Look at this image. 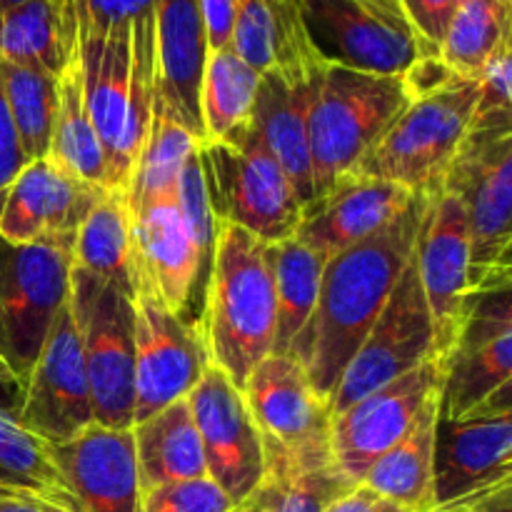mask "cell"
Listing matches in <instances>:
<instances>
[{
  "mask_svg": "<svg viewBox=\"0 0 512 512\" xmlns=\"http://www.w3.org/2000/svg\"><path fill=\"white\" fill-rule=\"evenodd\" d=\"M430 198L418 193L393 223L325 263L318 303L288 353L325 403L413 260Z\"/></svg>",
  "mask_w": 512,
  "mask_h": 512,
  "instance_id": "cell-1",
  "label": "cell"
},
{
  "mask_svg": "<svg viewBox=\"0 0 512 512\" xmlns=\"http://www.w3.org/2000/svg\"><path fill=\"white\" fill-rule=\"evenodd\" d=\"M83 100L105 153L108 188H128L155 108V23L78 35Z\"/></svg>",
  "mask_w": 512,
  "mask_h": 512,
  "instance_id": "cell-2",
  "label": "cell"
},
{
  "mask_svg": "<svg viewBox=\"0 0 512 512\" xmlns=\"http://www.w3.org/2000/svg\"><path fill=\"white\" fill-rule=\"evenodd\" d=\"M200 333L210 363L240 390L255 365L275 348V285L268 243L228 220H218Z\"/></svg>",
  "mask_w": 512,
  "mask_h": 512,
  "instance_id": "cell-3",
  "label": "cell"
},
{
  "mask_svg": "<svg viewBox=\"0 0 512 512\" xmlns=\"http://www.w3.org/2000/svg\"><path fill=\"white\" fill-rule=\"evenodd\" d=\"M410 100L403 75L360 73L325 63L313 80L308 105L315 195L358 168Z\"/></svg>",
  "mask_w": 512,
  "mask_h": 512,
  "instance_id": "cell-4",
  "label": "cell"
},
{
  "mask_svg": "<svg viewBox=\"0 0 512 512\" xmlns=\"http://www.w3.org/2000/svg\"><path fill=\"white\" fill-rule=\"evenodd\" d=\"M443 188L468 220L473 298L512 288V125H473Z\"/></svg>",
  "mask_w": 512,
  "mask_h": 512,
  "instance_id": "cell-5",
  "label": "cell"
},
{
  "mask_svg": "<svg viewBox=\"0 0 512 512\" xmlns=\"http://www.w3.org/2000/svg\"><path fill=\"white\" fill-rule=\"evenodd\" d=\"M475 108L478 80L470 78H455L435 93L413 98L355 173L435 195L473 128Z\"/></svg>",
  "mask_w": 512,
  "mask_h": 512,
  "instance_id": "cell-6",
  "label": "cell"
},
{
  "mask_svg": "<svg viewBox=\"0 0 512 512\" xmlns=\"http://www.w3.org/2000/svg\"><path fill=\"white\" fill-rule=\"evenodd\" d=\"M198 155L215 218L265 243L293 238L303 205L250 120L223 140L200 143Z\"/></svg>",
  "mask_w": 512,
  "mask_h": 512,
  "instance_id": "cell-7",
  "label": "cell"
},
{
  "mask_svg": "<svg viewBox=\"0 0 512 512\" xmlns=\"http://www.w3.org/2000/svg\"><path fill=\"white\" fill-rule=\"evenodd\" d=\"M68 300L83 343L93 423L133 428L135 298L73 265Z\"/></svg>",
  "mask_w": 512,
  "mask_h": 512,
  "instance_id": "cell-8",
  "label": "cell"
},
{
  "mask_svg": "<svg viewBox=\"0 0 512 512\" xmlns=\"http://www.w3.org/2000/svg\"><path fill=\"white\" fill-rule=\"evenodd\" d=\"M305 35L323 63L375 75H403L438 55L423 43L398 0H295Z\"/></svg>",
  "mask_w": 512,
  "mask_h": 512,
  "instance_id": "cell-9",
  "label": "cell"
},
{
  "mask_svg": "<svg viewBox=\"0 0 512 512\" xmlns=\"http://www.w3.org/2000/svg\"><path fill=\"white\" fill-rule=\"evenodd\" d=\"M512 385L458 418L440 415L433 453V512L512 490Z\"/></svg>",
  "mask_w": 512,
  "mask_h": 512,
  "instance_id": "cell-10",
  "label": "cell"
},
{
  "mask_svg": "<svg viewBox=\"0 0 512 512\" xmlns=\"http://www.w3.org/2000/svg\"><path fill=\"white\" fill-rule=\"evenodd\" d=\"M73 248L53 243H8L0 238V333L3 353L20 383L70 295Z\"/></svg>",
  "mask_w": 512,
  "mask_h": 512,
  "instance_id": "cell-11",
  "label": "cell"
},
{
  "mask_svg": "<svg viewBox=\"0 0 512 512\" xmlns=\"http://www.w3.org/2000/svg\"><path fill=\"white\" fill-rule=\"evenodd\" d=\"M430 358H440L435 323L420 288L415 260H410L383 313L378 315L348 368L340 375L328 400L330 415L343 413L355 400L410 373Z\"/></svg>",
  "mask_w": 512,
  "mask_h": 512,
  "instance_id": "cell-12",
  "label": "cell"
},
{
  "mask_svg": "<svg viewBox=\"0 0 512 512\" xmlns=\"http://www.w3.org/2000/svg\"><path fill=\"white\" fill-rule=\"evenodd\" d=\"M245 403L260 430L265 463L330 458V405L315 393L298 358L270 353L243 385Z\"/></svg>",
  "mask_w": 512,
  "mask_h": 512,
  "instance_id": "cell-13",
  "label": "cell"
},
{
  "mask_svg": "<svg viewBox=\"0 0 512 512\" xmlns=\"http://www.w3.org/2000/svg\"><path fill=\"white\" fill-rule=\"evenodd\" d=\"M133 228L135 290H150L175 315L200 330L203 293L195 248L178 208V188L125 195Z\"/></svg>",
  "mask_w": 512,
  "mask_h": 512,
  "instance_id": "cell-14",
  "label": "cell"
},
{
  "mask_svg": "<svg viewBox=\"0 0 512 512\" xmlns=\"http://www.w3.org/2000/svg\"><path fill=\"white\" fill-rule=\"evenodd\" d=\"M443 380L445 358H430L333 415L330 445L340 473L358 485L375 460L408 435L425 403L443 393Z\"/></svg>",
  "mask_w": 512,
  "mask_h": 512,
  "instance_id": "cell-15",
  "label": "cell"
},
{
  "mask_svg": "<svg viewBox=\"0 0 512 512\" xmlns=\"http://www.w3.org/2000/svg\"><path fill=\"white\" fill-rule=\"evenodd\" d=\"M210 365L208 345L150 290H135V410L133 425L193 393Z\"/></svg>",
  "mask_w": 512,
  "mask_h": 512,
  "instance_id": "cell-16",
  "label": "cell"
},
{
  "mask_svg": "<svg viewBox=\"0 0 512 512\" xmlns=\"http://www.w3.org/2000/svg\"><path fill=\"white\" fill-rule=\"evenodd\" d=\"M15 415L48 445L63 443L93 423L83 343L70 300L55 315L53 328L20 390Z\"/></svg>",
  "mask_w": 512,
  "mask_h": 512,
  "instance_id": "cell-17",
  "label": "cell"
},
{
  "mask_svg": "<svg viewBox=\"0 0 512 512\" xmlns=\"http://www.w3.org/2000/svg\"><path fill=\"white\" fill-rule=\"evenodd\" d=\"M203 443L208 478L235 505L260 488L265 478V450L243 390L230 383L213 363L188 395Z\"/></svg>",
  "mask_w": 512,
  "mask_h": 512,
  "instance_id": "cell-18",
  "label": "cell"
},
{
  "mask_svg": "<svg viewBox=\"0 0 512 512\" xmlns=\"http://www.w3.org/2000/svg\"><path fill=\"white\" fill-rule=\"evenodd\" d=\"M512 385V288L478 295L445 358L440 415L458 418Z\"/></svg>",
  "mask_w": 512,
  "mask_h": 512,
  "instance_id": "cell-19",
  "label": "cell"
},
{
  "mask_svg": "<svg viewBox=\"0 0 512 512\" xmlns=\"http://www.w3.org/2000/svg\"><path fill=\"white\" fill-rule=\"evenodd\" d=\"M415 270L435 323L440 358H448L450 345L473 305L470 290V233L458 195L438 190L430 198L428 215L415 243Z\"/></svg>",
  "mask_w": 512,
  "mask_h": 512,
  "instance_id": "cell-20",
  "label": "cell"
},
{
  "mask_svg": "<svg viewBox=\"0 0 512 512\" xmlns=\"http://www.w3.org/2000/svg\"><path fill=\"white\" fill-rule=\"evenodd\" d=\"M108 188L75 178L50 158L30 160L5 195L0 238L73 248L75 233Z\"/></svg>",
  "mask_w": 512,
  "mask_h": 512,
  "instance_id": "cell-21",
  "label": "cell"
},
{
  "mask_svg": "<svg viewBox=\"0 0 512 512\" xmlns=\"http://www.w3.org/2000/svg\"><path fill=\"white\" fill-rule=\"evenodd\" d=\"M415 195L398 183L350 170L305 205L293 238L330 260L393 223Z\"/></svg>",
  "mask_w": 512,
  "mask_h": 512,
  "instance_id": "cell-22",
  "label": "cell"
},
{
  "mask_svg": "<svg viewBox=\"0 0 512 512\" xmlns=\"http://www.w3.org/2000/svg\"><path fill=\"white\" fill-rule=\"evenodd\" d=\"M68 488L88 512H140V475L133 428L85 425L50 445Z\"/></svg>",
  "mask_w": 512,
  "mask_h": 512,
  "instance_id": "cell-23",
  "label": "cell"
},
{
  "mask_svg": "<svg viewBox=\"0 0 512 512\" xmlns=\"http://www.w3.org/2000/svg\"><path fill=\"white\" fill-rule=\"evenodd\" d=\"M155 105L205 143L200 118L208 40L198 0H155Z\"/></svg>",
  "mask_w": 512,
  "mask_h": 512,
  "instance_id": "cell-24",
  "label": "cell"
},
{
  "mask_svg": "<svg viewBox=\"0 0 512 512\" xmlns=\"http://www.w3.org/2000/svg\"><path fill=\"white\" fill-rule=\"evenodd\" d=\"M233 50L260 75L278 70L290 83H310L325 65L295 0H235Z\"/></svg>",
  "mask_w": 512,
  "mask_h": 512,
  "instance_id": "cell-25",
  "label": "cell"
},
{
  "mask_svg": "<svg viewBox=\"0 0 512 512\" xmlns=\"http://www.w3.org/2000/svg\"><path fill=\"white\" fill-rule=\"evenodd\" d=\"M313 80L290 83L278 70L263 73L258 95H255L253 115H250V125L258 133L260 143L268 148V153L278 160L283 173L288 175L303 208L315 195L308 145V105Z\"/></svg>",
  "mask_w": 512,
  "mask_h": 512,
  "instance_id": "cell-26",
  "label": "cell"
},
{
  "mask_svg": "<svg viewBox=\"0 0 512 512\" xmlns=\"http://www.w3.org/2000/svg\"><path fill=\"white\" fill-rule=\"evenodd\" d=\"M0 60L63 78L78 63V18L70 0H25L0 15Z\"/></svg>",
  "mask_w": 512,
  "mask_h": 512,
  "instance_id": "cell-27",
  "label": "cell"
},
{
  "mask_svg": "<svg viewBox=\"0 0 512 512\" xmlns=\"http://www.w3.org/2000/svg\"><path fill=\"white\" fill-rule=\"evenodd\" d=\"M140 493L180 480L205 478L203 443L188 398L175 400L143 423L133 425Z\"/></svg>",
  "mask_w": 512,
  "mask_h": 512,
  "instance_id": "cell-28",
  "label": "cell"
},
{
  "mask_svg": "<svg viewBox=\"0 0 512 512\" xmlns=\"http://www.w3.org/2000/svg\"><path fill=\"white\" fill-rule=\"evenodd\" d=\"M440 418V393L425 403L418 420L398 445L388 450L360 483L405 512H433V453Z\"/></svg>",
  "mask_w": 512,
  "mask_h": 512,
  "instance_id": "cell-29",
  "label": "cell"
},
{
  "mask_svg": "<svg viewBox=\"0 0 512 512\" xmlns=\"http://www.w3.org/2000/svg\"><path fill=\"white\" fill-rule=\"evenodd\" d=\"M73 265L135 298L133 228L125 190L108 188L85 215L75 233Z\"/></svg>",
  "mask_w": 512,
  "mask_h": 512,
  "instance_id": "cell-30",
  "label": "cell"
},
{
  "mask_svg": "<svg viewBox=\"0 0 512 512\" xmlns=\"http://www.w3.org/2000/svg\"><path fill=\"white\" fill-rule=\"evenodd\" d=\"M268 260L275 285V348L290 353L318 303L320 280L328 258L298 238L268 243Z\"/></svg>",
  "mask_w": 512,
  "mask_h": 512,
  "instance_id": "cell-31",
  "label": "cell"
},
{
  "mask_svg": "<svg viewBox=\"0 0 512 512\" xmlns=\"http://www.w3.org/2000/svg\"><path fill=\"white\" fill-rule=\"evenodd\" d=\"M48 158L75 178L108 188L103 145L83 100L80 60L58 80V118Z\"/></svg>",
  "mask_w": 512,
  "mask_h": 512,
  "instance_id": "cell-32",
  "label": "cell"
},
{
  "mask_svg": "<svg viewBox=\"0 0 512 512\" xmlns=\"http://www.w3.org/2000/svg\"><path fill=\"white\" fill-rule=\"evenodd\" d=\"M260 73L233 48L208 53L200 83V118L205 140H223L253 115Z\"/></svg>",
  "mask_w": 512,
  "mask_h": 512,
  "instance_id": "cell-33",
  "label": "cell"
},
{
  "mask_svg": "<svg viewBox=\"0 0 512 512\" xmlns=\"http://www.w3.org/2000/svg\"><path fill=\"white\" fill-rule=\"evenodd\" d=\"M512 38V0H465L455 5L440 58L460 78L475 80L490 55Z\"/></svg>",
  "mask_w": 512,
  "mask_h": 512,
  "instance_id": "cell-34",
  "label": "cell"
},
{
  "mask_svg": "<svg viewBox=\"0 0 512 512\" xmlns=\"http://www.w3.org/2000/svg\"><path fill=\"white\" fill-rule=\"evenodd\" d=\"M0 83L25 160L48 158L58 118V78L0 60Z\"/></svg>",
  "mask_w": 512,
  "mask_h": 512,
  "instance_id": "cell-35",
  "label": "cell"
},
{
  "mask_svg": "<svg viewBox=\"0 0 512 512\" xmlns=\"http://www.w3.org/2000/svg\"><path fill=\"white\" fill-rule=\"evenodd\" d=\"M350 483L335 458L278 460L265 463L258 495L270 512H325L335 498L348 493Z\"/></svg>",
  "mask_w": 512,
  "mask_h": 512,
  "instance_id": "cell-36",
  "label": "cell"
},
{
  "mask_svg": "<svg viewBox=\"0 0 512 512\" xmlns=\"http://www.w3.org/2000/svg\"><path fill=\"white\" fill-rule=\"evenodd\" d=\"M0 485L73 495L55 465L50 445L25 428L15 410L0 408Z\"/></svg>",
  "mask_w": 512,
  "mask_h": 512,
  "instance_id": "cell-37",
  "label": "cell"
},
{
  "mask_svg": "<svg viewBox=\"0 0 512 512\" xmlns=\"http://www.w3.org/2000/svg\"><path fill=\"white\" fill-rule=\"evenodd\" d=\"M198 145L200 140L195 135H190L183 125L170 120L155 105L153 120H150L148 135H145L143 150H140L125 195L178 188L180 170H183L185 160L198 150Z\"/></svg>",
  "mask_w": 512,
  "mask_h": 512,
  "instance_id": "cell-38",
  "label": "cell"
},
{
  "mask_svg": "<svg viewBox=\"0 0 512 512\" xmlns=\"http://www.w3.org/2000/svg\"><path fill=\"white\" fill-rule=\"evenodd\" d=\"M473 125H512V40H505L478 73Z\"/></svg>",
  "mask_w": 512,
  "mask_h": 512,
  "instance_id": "cell-39",
  "label": "cell"
},
{
  "mask_svg": "<svg viewBox=\"0 0 512 512\" xmlns=\"http://www.w3.org/2000/svg\"><path fill=\"white\" fill-rule=\"evenodd\" d=\"M233 505L208 475L160 485L140 495V512H230Z\"/></svg>",
  "mask_w": 512,
  "mask_h": 512,
  "instance_id": "cell-40",
  "label": "cell"
},
{
  "mask_svg": "<svg viewBox=\"0 0 512 512\" xmlns=\"http://www.w3.org/2000/svg\"><path fill=\"white\" fill-rule=\"evenodd\" d=\"M78 18V35L105 33L120 23L150 18L155 0H70Z\"/></svg>",
  "mask_w": 512,
  "mask_h": 512,
  "instance_id": "cell-41",
  "label": "cell"
},
{
  "mask_svg": "<svg viewBox=\"0 0 512 512\" xmlns=\"http://www.w3.org/2000/svg\"><path fill=\"white\" fill-rule=\"evenodd\" d=\"M398 3L423 43L440 53V43L455 13L453 0H398Z\"/></svg>",
  "mask_w": 512,
  "mask_h": 512,
  "instance_id": "cell-42",
  "label": "cell"
},
{
  "mask_svg": "<svg viewBox=\"0 0 512 512\" xmlns=\"http://www.w3.org/2000/svg\"><path fill=\"white\" fill-rule=\"evenodd\" d=\"M0 512H88L75 495L0 485Z\"/></svg>",
  "mask_w": 512,
  "mask_h": 512,
  "instance_id": "cell-43",
  "label": "cell"
},
{
  "mask_svg": "<svg viewBox=\"0 0 512 512\" xmlns=\"http://www.w3.org/2000/svg\"><path fill=\"white\" fill-rule=\"evenodd\" d=\"M25 163L28 160H25L23 148H20L18 133H15L13 120H10L8 105H5L3 83H0V210H3L10 185L18 178L20 170L25 168Z\"/></svg>",
  "mask_w": 512,
  "mask_h": 512,
  "instance_id": "cell-44",
  "label": "cell"
},
{
  "mask_svg": "<svg viewBox=\"0 0 512 512\" xmlns=\"http://www.w3.org/2000/svg\"><path fill=\"white\" fill-rule=\"evenodd\" d=\"M208 53L233 48L235 0H198Z\"/></svg>",
  "mask_w": 512,
  "mask_h": 512,
  "instance_id": "cell-45",
  "label": "cell"
},
{
  "mask_svg": "<svg viewBox=\"0 0 512 512\" xmlns=\"http://www.w3.org/2000/svg\"><path fill=\"white\" fill-rule=\"evenodd\" d=\"M455 75L453 70L445 65V60L440 55H425V58L415 60L408 70L403 73L405 85H408L410 98H420V95L435 93V90L445 88L448 83H453Z\"/></svg>",
  "mask_w": 512,
  "mask_h": 512,
  "instance_id": "cell-46",
  "label": "cell"
},
{
  "mask_svg": "<svg viewBox=\"0 0 512 512\" xmlns=\"http://www.w3.org/2000/svg\"><path fill=\"white\" fill-rule=\"evenodd\" d=\"M325 512H405L395 503L385 500L383 495H378L375 490H370L368 485L358 483L343 493L340 498H335L333 503L325 508Z\"/></svg>",
  "mask_w": 512,
  "mask_h": 512,
  "instance_id": "cell-47",
  "label": "cell"
},
{
  "mask_svg": "<svg viewBox=\"0 0 512 512\" xmlns=\"http://www.w3.org/2000/svg\"><path fill=\"white\" fill-rule=\"evenodd\" d=\"M445 512H512V490H503L498 495L480 500V503L465 505V508L445 510Z\"/></svg>",
  "mask_w": 512,
  "mask_h": 512,
  "instance_id": "cell-48",
  "label": "cell"
},
{
  "mask_svg": "<svg viewBox=\"0 0 512 512\" xmlns=\"http://www.w3.org/2000/svg\"><path fill=\"white\" fill-rule=\"evenodd\" d=\"M0 388L15 390V393H20V390H23V383H20V375L15 373L13 365L8 363V358H5L3 353H0Z\"/></svg>",
  "mask_w": 512,
  "mask_h": 512,
  "instance_id": "cell-49",
  "label": "cell"
},
{
  "mask_svg": "<svg viewBox=\"0 0 512 512\" xmlns=\"http://www.w3.org/2000/svg\"><path fill=\"white\" fill-rule=\"evenodd\" d=\"M230 512H270V510H268V505L263 503V498L258 495V490H255V493L250 495V498H245L243 503L233 505Z\"/></svg>",
  "mask_w": 512,
  "mask_h": 512,
  "instance_id": "cell-50",
  "label": "cell"
},
{
  "mask_svg": "<svg viewBox=\"0 0 512 512\" xmlns=\"http://www.w3.org/2000/svg\"><path fill=\"white\" fill-rule=\"evenodd\" d=\"M20 3H25V0H0V15H3L5 10L15 8V5H20Z\"/></svg>",
  "mask_w": 512,
  "mask_h": 512,
  "instance_id": "cell-51",
  "label": "cell"
},
{
  "mask_svg": "<svg viewBox=\"0 0 512 512\" xmlns=\"http://www.w3.org/2000/svg\"><path fill=\"white\" fill-rule=\"evenodd\" d=\"M0 353H3V333H0ZM5 355V353H3Z\"/></svg>",
  "mask_w": 512,
  "mask_h": 512,
  "instance_id": "cell-52",
  "label": "cell"
},
{
  "mask_svg": "<svg viewBox=\"0 0 512 512\" xmlns=\"http://www.w3.org/2000/svg\"><path fill=\"white\" fill-rule=\"evenodd\" d=\"M453 3H455V5H460V3H465V0H453Z\"/></svg>",
  "mask_w": 512,
  "mask_h": 512,
  "instance_id": "cell-53",
  "label": "cell"
}]
</instances>
